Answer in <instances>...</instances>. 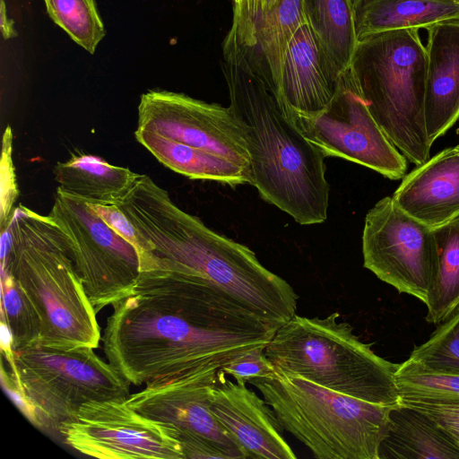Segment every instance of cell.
<instances>
[{"label":"cell","mask_w":459,"mask_h":459,"mask_svg":"<svg viewBox=\"0 0 459 459\" xmlns=\"http://www.w3.org/2000/svg\"><path fill=\"white\" fill-rule=\"evenodd\" d=\"M280 326L205 279L147 257L112 305L101 341L108 363L140 385L218 371L265 348Z\"/></svg>","instance_id":"1"},{"label":"cell","mask_w":459,"mask_h":459,"mask_svg":"<svg viewBox=\"0 0 459 459\" xmlns=\"http://www.w3.org/2000/svg\"><path fill=\"white\" fill-rule=\"evenodd\" d=\"M117 206L138 232L141 257L153 256L198 275L275 325L296 315L299 297L285 280L249 247L181 210L149 176L139 174Z\"/></svg>","instance_id":"2"},{"label":"cell","mask_w":459,"mask_h":459,"mask_svg":"<svg viewBox=\"0 0 459 459\" xmlns=\"http://www.w3.org/2000/svg\"><path fill=\"white\" fill-rule=\"evenodd\" d=\"M221 68L230 108L247 144L250 184L263 199L299 224L325 221L330 191L326 156L305 138L282 109L273 88L227 39L222 44Z\"/></svg>","instance_id":"3"},{"label":"cell","mask_w":459,"mask_h":459,"mask_svg":"<svg viewBox=\"0 0 459 459\" xmlns=\"http://www.w3.org/2000/svg\"><path fill=\"white\" fill-rule=\"evenodd\" d=\"M1 233V272L15 279L35 307L41 324L38 343L98 348L97 313L76 271L68 236L48 215L23 205L14 209Z\"/></svg>","instance_id":"4"},{"label":"cell","mask_w":459,"mask_h":459,"mask_svg":"<svg viewBox=\"0 0 459 459\" xmlns=\"http://www.w3.org/2000/svg\"><path fill=\"white\" fill-rule=\"evenodd\" d=\"M279 375L298 376L368 403L396 407L398 364L377 355L334 312L325 318L297 314L281 325L264 348Z\"/></svg>","instance_id":"5"},{"label":"cell","mask_w":459,"mask_h":459,"mask_svg":"<svg viewBox=\"0 0 459 459\" xmlns=\"http://www.w3.org/2000/svg\"><path fill=\"white\" fill-rule=\"evenodd\" d=\"M384 133L416 166L430 157L425 123L427 52L419 30H394L359 40L350 65Z\"/></svg>","instance_id":"6"},{"label":"cell","mask_w":459,"mask_h":459,"mask_svg":"<svg viewBox=\"0 0 459 459\" xmlns=\"http://www.w3.org/2000/svg\"><path fill=\"white\" fill-rule=\"evenodd\" d=\"M284 430L318 459H379L393 407L320 386L298 376L276 374L250 382Z\"/></svg>","instance_id":"7"},{"label":"cell","mask_w":459,"mask_h":459,"mask_svg":"<svg viewBox=\"0 0 459 459\" xmlns=\"http://www.w3.org/2000/svg\"><path fill=\"white\" fill-rule=\"evenodd\" d=\"M38 428H58L83 403L126 399L130 383L91 347L61 349L34 344L7 361Z\"/></svg>","instance_id":"8"},{"label":"cell","mask_w":459,"mask_h":459,"mask_svg":"<svg viewBox=\"0 0 459 459\" xmlns=\"http://www.w3.org/2000/svg\"><path fill=\"white\" fill-rule=\"evenodd\" d=\"M48 216L71 241L76 271L96 313L130 292L140 275L138 251L90 203L57 187Z\"/></svg>","instance_id":"9"},{"label":"cell","mask_w":459,"mask_h":459,"mask_svg":"<svg viewBox=\"0 0 459 459\" xmlns=\"http://www.w3.org/2000/svg\"><path fill=\"white\" fill-rule=\"evenodd\" d=\"M305 138L326 157L358 163L392 180L406 175L405 156L384 133L349 66L330 103L313 116L288 115Z\"/></svg>","instance_id":"10"},{"label":"cell","mask_w":459,"mask_h":459,"mask_svg":"<svg viewBox=\"0 0 459 459\" xmlns=\"http://www.w3.org/2000/svg\"><path fill=\"white\" fill-rule=\"evenodd\" d=\"M362 254L364 267L379 280L426 305L438 264L434 230L401 210L392 196L368 212Z\"/></svg>","instance_id":"11"},{"label":"cell","mask_w":459,"mask_h":459,"mask_svg":"<svg viewBox=\"0 0 459 459\" xmlns=\"http://www.w3.org/2000/svg\"><path fill=\"white\" fill-rule=\"evenodd\" d=\"M218 371L146 385L126 403L141 415L171 426L185 459H245L246 455L212 411Z\"/></svg>","instance_id":"12"},{"label":"cell","mask_w":459,"mask_h":459,"mask_svg":"<svg viewBox=\"0 0 459 459\" xmlns=\"http://www.w3.org/2000/svg\"><path fill=\"white\" fill-rule=\"evenodd\" d=\"M58 434L74 450L100 459H185L176 429L141 415L126 399L83 403Z\"/></svg>","instance_id":"13"},{"label":"cell","mask_w":459,"mask_h":459,"mask_svg":"<svg viewBox=\"0 0 459 459\" xmlns=\"http://www.w3.org/2000/svg\"><path fill=\"white\" fill-rule=\"evenodd\" d=\"M137 128L202 149L249 169L243 128L230 108L186 94L151 90L141 95Z\"/></svg>","instance_id":"14"},{"label":"cell","mask_w":459,"mask_h":459,"mask_svg":"<svg viewBox=\"0 0 459 459\" xmlns=\"http://www.w3.org/2000/svg\"><path fill=\"white\" fill-rule=\"evenodd\" d=\"M225 376L218 370L212 411L246 458L296 459L272 407L246 385Z\"/></svg>","instance_id":"15"},{"label":"cell","mask_w":459,"mask_h":459,"mask_svg":"<svg viewBox=\"0 0 459 459\" xmlns=\"http://www.w3.org/2000/svg\"><path fill=\"white\" fill-rule=\"evenodd\" d=\"M343 72L305 23L290 40L275 95L287 116L316 115L333 100Z\"/></svg>","instance_id":"16"},{"label":"cell","mask_w":459,"mask_h":459,"mask_svg":"<svg viewBox=\"0 0 459 459\" xmlns=\"http://www.w3.org/2000/svg\"><path fill=\"white\" fill-rule=\"evenodd\" d=\"M395 204L435 229L459 216V144L448 147L406 174L394 192Z\"/></svg>","instance_id":"17"},{"label":"cell","mask_w":459,"mask_h":459,"mask_svg":"<svg viewBox=\"0 0 459 459\" xmlns=\"http://www.w3.org/2000/svg\"><path fill=\"white\" fill-rule=\"evenodd\" d=\"M425 123L433 143L459 119V19L426 29Z\"/></svg>","instance_id":"18"},{"label":"cell","mask_w":459,"mask_h":459,"mask_svg":"<svg viewBox=\"0 0 459 459\" xmlns=\"http://www.w3.org/2000/svg\"><path fill=\"white\" fill-rule=\"evenodd\" d=\"M307 23L302 0H279L256 22L252 42L240 46L232 41L247 65L274 93L280 83L285 55L298 30Z\"/></svg>","instance_id":"19"},{"label":"cell","mask_w":459,"mask_h":459,"mask_svg":"<svg viewBox=\"0 0 459 459\" xmlns=\"http://www.w3.org/2000/svg\"><path fill=\"white\" fill-rule=\"evenodd\" d=\"M380 458L453 459L459 448L427 414L401 403L390 411Z\"/></svg>","instance_id":"20"},{"label":"cell","mask_w":459,"mask_h":459,"mask_svg":"<svg viewBox=\"0 0 459 459\" xmlns=\"http://www.w3.org/2000/svg\"><path fill=\"white\" fill-rule=\"evenodd\" d=\"M134 137L161 164L189 178L250 184L249 169L229 159L140 128Z\"/></svg>","instance_id":"21"},{"label":"cell","mask_w":459,"mask_h":459,"mask_svg":"<svg viewBox=\"0 0 459 459\" xmlns=\"http://www.w3.org/2000/svg\"><path fill=\"white\" fill-rule=\"evenodd\" d=\"M459 18V2L453 0H361L355 7L358 40L379 32L427 29Z\"/></svg>","instance_id":"22"},{"label":"cell","mask_w":459,"mask_h":459,"mask_svg":"<svg viewBox=\"0 0 459 459\" xmlns=\"http://www.w3.org/2000/svg\"><path fill=\"white\" fill-rule=\"evenodd\" d=\"M65 192L92 204L116 205L131 189L137 173L91 155L72 156L54 168Z\"/></svg>","instance_id":"23"},{"label":"cell","mask_w":459,"mask_h":459,"mask_svg":"<svg viewBox=\"0 0 459 459\" xmlns=\"http://www.w3.org/2000/svg\"><path fill=\"white\" fill-rule=\"evenodd\" d=\"M307 24L343 72L358 45L352 0H302Z\"/></svg>","instance_id":"24"},{"label":"cell","mask_w":459,"mask_h":459,"mask_svg":"<svg viewBox=\"0 0 459 459\" xmlns=\"http://www.w3.org/2000/svg\"><path fill=\"white\" fill-rule=\"evenodd\" d=\"M433 230L438 264L426 303V321L440 325L459 312V216Z\"/></svg>","instance_id":"25"},{"label":"cell","mask_w":459,"mask_h":459,"mask_svg":"<svg viewBox=\"0 0 459 459\" xmlns=\"http://www.w3.org/2000/svg\"><path fill=\"white\" fill-rule=\"evenodd\" d=\"M395 382L401 402L459 403V374L431 371L408 359L398 364Z\"/></svg>","instance_id":"26"},{"label":"cell","mask_w":459,"mask_h":459,"mask_svg":"<svg viewBox=\"0 0 459 459\" xmlns=\"http://www.w3.org/2000/svg\"><path fill=\"white\" fill-rule=\"evenodd\" d=\"M49 18L77 45L95 53L106 32L95 0H43Z\"/></svg>","instance_id":"27"},{"label":"cell","mask_w":459,"mask_h":459,"mask_svg":"<svg viewBox=\"0 0 459 459\" xmlns=\"http://www.w3.org/2000/svg\"><path fill=\"white\" fill-rule=\"evenodd\" d=\"M1 320L9 329L13 351L38 343L41 336V324L35 307L11 274L1 273Z\"/></svg>","instance_id":"28"},{"label":"cell","mask_w":459,"mask_h":459,"mask_svg":"<svg viewBox=\"0 0 459 459\" xmlns=\"http://www.w3.org/2000/svg\"><path fill=\"white\" fill-rule=\"evenodd\" d=\"M409 359L431 371L459 374V312L440 324Z\"/></svg>","instance_id":"29"},{"label":"cell","mask_w":459,"mask_h":459,"mask_svg":"<svg viewBox=\"0 0 459 459\" xmlns=\"http://www.w3.org/2000/svg\"><path fill=\"white\" fill-rule=\"evenodd\" d=\"M230 1L233 3V18L227 36L240 46H248L252 42L257 21L279 2V0Z\"/></svg>","instance_id":"30"},{"label":"cell","mask_w":459,"mask_h":459,"mask_svg":"<svg viewBox=\"0 0 459 459\" xmlns=\"http://www.w3.org/2000/svg\"><path fill=\"white\" fill-rule=\"evenodd\" d=\"M13 133L7 126L3 134L0 162V228L3 231L8 225L18 197L15 169L13 162Z\"/></svg>","instance_id":"31"},{"label":"cell","mask_w":459,"mask_h":459,"mask_svg":"<svg viewBox=\"0 0 459 459\" xmlns=\"http://www.w3.org/2000/svg\"><path fill=\"white\" fill-rule=\"evenodd\" d=\"M231 376L238 384H250L258 378H270L276 371L264 352V347L255 348L220 369Z\"/></svg>","instance_id":"32"},{"label":"cell","mask_w":459,"mask_h":459,"mask_svg":"<svg viewBox=\"0 0 459 459\" xmlns=\"http://www.w3.org/2000/svg\"><path fill=\"white\" fill-rule=\"evenodd\" d=\"M431 418L459 448V403H428L402 401Z\"/></svg>","instance_id":"33"},{"label":"cell","mask_w":459,"mask_h":459,"mask_svg":"<svg viewBox=\"0 0 459 459\" xmlns=\"http://www.w3.org/2000/svg\"><path fill=\"white\" fill-rule=\"evenodd\" d=\"M96 213L119 236L132 244L137 251L140 248L138 232L126 215L117 205L91 204ZM139 255V254H138Z\"/></svg>","instance_id":"34"},{"label":"cell","mask_w":459,"mask_h":459,"mask_svg":"<svg viewBox=\"0 0 459 459\" xmlns=\"http://www.w3.org/2000/svg\"><path fill=\"white\" fill-rule=\"evenodd\" d=\"M0 30L4 39H13L18 36L14 29V21L7 16L4 0H0Z\"/></svg>","instance_id":"35"},{"label":"cell","mask_w":459,"mask_h":459,"mask_svg":"<svg viewBox=\"0 0 459 459\" xmlns=\"http://www.w3.org/2000/svg\"><path fill=\"white\" fill-rule=\"evenodd\" d=\"M353 1V4H354V6L356 7L357 4L361 1V0H352Z\"/></svg>","instance_id":"36"},{"label":"cell","mask_w":459,"mask_h":459,"mask_svg":"<svg viewBox=\"0 0 459 459\" xmlns=\"http://www.w3.org/2000/svg\"><path fill=\"white\" fill-rule=\"evenodd\" d=\"M453 1H456V2H459V0H453Z\"/></svg>","instance_id":"37"},{"label":"cell","mask_w":459,"mask_h":459,"mask_svg":"<svg viewBox=\"0 0 459 459\" xmlns=\"http://www.w3.org/2000/svg\"><path fill=\"white\" fill-rule=\"evenodd\" d=\"M459 19V18H458Z\"/></svg>","instance_id":"38"}]
</instances>
